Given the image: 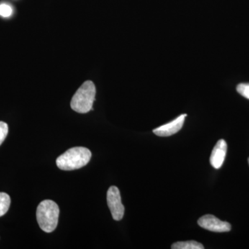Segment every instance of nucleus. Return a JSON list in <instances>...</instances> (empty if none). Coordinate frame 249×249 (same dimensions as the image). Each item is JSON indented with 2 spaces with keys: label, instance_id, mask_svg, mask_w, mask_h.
<instances>
[{
  "label": "nucleus",
  "instance_id": "f257e3e1",
  "mask_svg": "<svg viewBox=\"0 0 249 249\" xmlns=\"http://www.w3.org/2000/svg\"><path fill=\"white\" fill-rule=\"evenodd\" d=\"M91 152L84 147H74L62 154L56 160L57 166L62 170L80 169L91 160Z\"/></svg>",
  "mask_w": 249,
  "mask_h": 249
},
{
  "label": "nucleus",
  "instance_id": "f03ea898",
  "mask_svg": "<svg viewBox=\"0 0 249 249\" xmlns=\"http://www.w3.org/2000/svg\"><path fill=\"white\" fill-rule=\"evenodd\" d=\"M60 209L52 200L42 201L37 206L36 217L40 229L46 232H53L58 226Z\"/></svg>",
  "mask_w": 249,
  "mask_h": 249
},
{
  "label": "nucleus",
  "instance_id": "7ed1b4c3",
  "mask_svg": "<svg viewBox=\"0 0 249 249\" xmlns=\"http://www.w3.org/2000/svg\"><path fill=\"white\" fill-rule=\"evenodd\" d=\"M96 96V87L91 80L85 82L77 90L71 101L73 110L80 114H85L92 109Z\"/></svg>",
  "mask_w": 249,
  "mask_h": 249
},
{
  "label": "nucleus",
  "instance_id": "20e7f679",
  "mask_svg": "<svg viewBox=\"0 0 249 249\" xmlns=\"http://www.w3.org/2000/svg\"><path fill=\"white\" fill-rule=\"evenodd\" d=\"M107 201L113 219L116 221L121 220L124 217V208L121 202L120 191L117 187L111 186L108 189Z\"/></svg>",
  "mask_w": 249,
  "mask_h": 249
},
{
  "label": "nucleus",
  "instance_id": "39448f33",
  "mask_svg": "<svg viewBox=\"0 0 249 249\" xmlns=\"http://www.w3.org/2000/svg\"><path fill=\"white\" fill-rule=\"evenodd\" d=\"M198 224L203 229L213 232H229L231 229L229 222H223L212 214H206L199 218Z\"/></svg>",
  "mask_w": 249,
  "mask_h": 249
},
{
  "label": "nucleus",
  "instance_id": "423d86ee",
  "mask_svg": "<svg viewBox=\"0 0 249 249\" xmlns=\"http://www.w3.org/2000/svg\"><path fill=\"white\" fill-rule=\"evenodd\" d=\"M186 116L187 114H181L171 122L154 129V134L159 137H170V136L178 133V131L182 128Z\"/></svg>",
  "mask_w": 249,
  "mask_h": 249
},
{
  "label": "nucleus",
  "instance_id": "0eeeda50",
  "mask_svg": "<svg viewBox=\"0 0 249 249\" xmlns=\"http://www.w3.org/2000/svg\"><path fill=\"white\" fill-rule=\"evenodd\" d=\"M227 152V142L224 139L218 141L217 144L213 150L211 157H210V162L214 168L219 169L222 166L224 160H225Z\"/></svg>",
  "mask_w": 249,
  "mask_h": 249
},
{
  "label": "nucleus",
  "instance_id": "6e6552de",
  "mask_svg": "<svg viewBox=\"0 0 249 249\" xmlns=\"http://www.w3.org/2000/svg\"><path fill=\"white\" fill-rule=\"evenodd\" d=\"M171 248L173 249H204V247L196 241L191 240L176 242L172 245Z\"/></svg>",
  "mask_w": 249,
  "mask_h": 249
},
{
  "label": "nucleus",
  "instance_id": "1a4fd4ad",
  "mask_svg": "<svg viewBox=\"0 0 249 249\" xmlns=\"http://www.w3.org/2000/svg\"><path fill=\"white\" fill-rule=\"evenodd\" d=\"M11 198L5 193H0V217H2L9 211Z\"/></svg>",
  "mask_w": 249,
  "mask_h": 249
},
{
  "label": "nucleus",
  "instance_id": "9d476101",
  "mask_svg": "<svg viewBox=\"0 0 249 249\" xmlns=\"http://www.w3.org/2000/svg\"><path fill=\"white\" fill-rule=\"evenodd\" d=\"M237 91L244 97L249 99V83H240L237 85Z\"/></svg>",
  "mask_w": 249,
  "mask_h": 249
},
{
  "label": "nucleus",
  "instance_id": "9b49d317",
  "mask_svg": "<svg viewBox=\"0 0 249 249\" xmlns=\"http://www.w3.org/2000/svg\"><path fill=\"white\" fill-rule=\"evenodd\" d=\"M9 132V127L6 123L0 121V145H1Z\"/></svg>",
  "mask_w": 249,
  "mask_h": 249
},
{
  "label": "nucleus",
  "instance_id": "f8f14e48",
  "mask_svg": "<svg viewBox=\"0 0 249 249\" xmlns=\"http://www.w3.org/2000/svg\"><path fill=\"white\" fill-rule=\"evenodd\" d=\"M13 14V9L9 5L0 4V16L4 18H9Z\"/></svg>",
  "mask_w": 249,
  "mask_h": 249
},
{
  "label": "nucleus",
  "instance_id": "ddd939ff",
  "mask_svg": "<svg viewBox=\"0 0 249 249\" xmlns=\"http://www.w3.org/2000/svg\"><path fill=\"white\" fill-rule=\"evenodd\" d=\"M248 161H249V160H248Z\"/></svg>",
  "mask_w": 249,
  "mask_h": 249
}]
</instances>
